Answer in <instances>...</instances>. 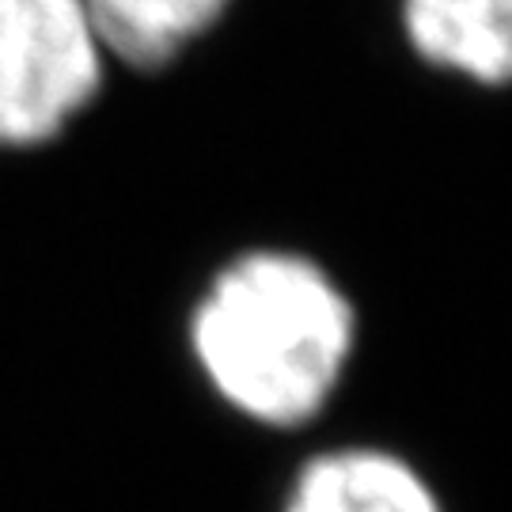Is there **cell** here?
Wrapping results in <instances>:
<instances>
[{
  "mask_svg": "<svg viewBox=\"0 0 512 512\" xmlns=\"http://www.w3.org/2000/svg\"><path fill=\"white\" fill-rule=\"evenodd\" d=\"M346 293L311 258L255 251L228 262L190 315V349L224 403L262 425L327 406L353 353Z\"/></svg>",
  "mask_w": 512,
  "mask_h": 512,
  "instance_id": "1",
  "label": "cell"
},
{
  "mask_svg": "<svg viewBox=\"0 0 512 512\" xmlns=\"http://www.w3.org/2000/svg\"><path fill=\"white\" fill-rule=\"evenodd\" d=\"M232 0H84L107 57L137 73L164 69L228 12Z\"/></svg>",
  "mask_w": 512,
  "mask_h": 512,
  "instance_id": "5",
  "label": "cell"
},
{
  "mask_svg": "<svg viewBox=\"0 0 512 512\" xmlns=\"http://www.w3.org/2000/svg\"><path fill=\"white\" fill-rule=\"evenodd\" d=\"M410 46L478 84H512V0H403Z\"/></svg>",
  "mask_w": 512,
  "mask_h": 512,
  "instance_id": "3",
  "label": "cell"
},
{
  "mask_svg": "<svg viewBox=\"0 0 512 512\" xmlns=\"http://www.w3.org/2000/svg\"><path fill=\"white\" fill-rule=\"evenodd\" d=\"M285 512H440L425 478L391 452L346 448L311 459Z\"/></svg>",
  "mask_w": 512,
  "mask_h": 512,
  "instance_id": "4",
  "label": "cell"
},
{
  "mask_svg": "<svg viewBox=\"0 0 512 512\" xmlns=\"http://www.w3.org/2000/svg\"><path fill=\"white\" fill-rule=\"evenodd\" d=\"M103 65L84 0H0V148L61 137L92 107Z\"/></svg>",
  "mask_w": 512,
  "mask_h": 512,
  "instance_id": "2",
  "label": "cell"
}]
</instances>
